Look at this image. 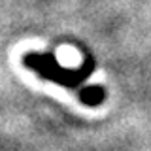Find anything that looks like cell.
<instances>
[{
    "label": "cell",
    "mask_w": 151,
    "mask_h": 151,
    "mask_svg": "<svg viewBox=\"0 0 151 151\" xmlns=\"http://www.w3.org/2000/svg\"><path fill=\"white\" fill-rule=\"evenodd\" d=\"M23 64L28 70H34L42 79L53 81L57 85H63L66 89H78L81 83L94 70V60L91 57L85 59V63L79 68H64L57 63L55 55L51 53H25L23 55Z\"/></svg>",
    "instance_id": "cell-1"
},
{
    "label": "cell",
    "mask_w": 151,
    "mask_h": 151,
    "mask_svg": "<svg viewBox=\"0 0 151 151\" xmlns=\"http://www.w3.org/2000/svg\"><path fill=\"white\" fill-rule=\"evenodd\" d=\"M78 96L85 106L89 108H96L106 100V91L100 87V85H91V87H81L78 91Z\"/></svg>",
    "instance_id": "cell-2"
}]
</instances>
